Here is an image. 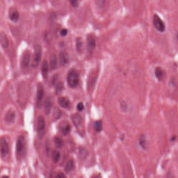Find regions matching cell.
I'll return each instance as SVG.
<instances>
[{
    "instance_id": "cell-1",
    "label": "cell",
    "mask_w": 178,
    "mask_h": 178,
    "mask_svg": "<svg viewBox=\"0 0 178 178\" xmlns=\"http://www.w3.org/2000/svg\"><path fill=\"white\" fill-rule=\"evenodd\" d=\"M68 84L71 88H75L79 84L80 80L79 73L75 69H71L67 76Z\"/></svg>"
},
{
    "instance_id": "cell-2",
    "label": "cell",
    "mask_w": 178,
    "mask_h": 178,
    "mask_svg": "<svg viewBox=\"0 0 178 178\" xmlns=\"http://www.w3.org/2000/svg\"><path fill=\"white\" fill-rule=\"evenodd\" d=\"M42 55V48L40 45L36 44L34 46V53L32 65V68H36L39 66Z\"/></svg>"
},
{
    "instance_id": "cell-3",
    "label": "cell",
    "mask_w": 178,
    "mask_h": 178,
    "mask_svg": "<svg viewBox=\"0 0 178 178\" xmlns=\"http://www.w3.org/2000/svg\"><path fill=\"white\" fill-rule=\"evenodd\" d=\"M46 131V122L43 116H40L38 118L37 132L40 139H43L45 135Z\"/></svg>"
},
{
    "instance_id": "cell-4",
    "label": "cell",
    "mask_w": 178,
    "mask_h": 178,
    "mask_svg": "<svg viewBox=\"0 0 178 178\" xmlns=\"http://www.w3.org/2000/svg\"><path fill=\"white\" fill-rule=\"evenodd\" d=\"M153 24L156 30L159 32H164L166 29V26L164 21L157 14H155L153 17Z\"/></svg>"
},
{
    "instance_id": "cell-5",
    "label": "cell",
    "mask_w": 178,
    "mask_h": 178,
    "mask_svg": "<svg viewBox=\"0 0 178 178\" xmlns=\"http://www.w3.org/2000/svg\"><path fill=\"white\" fill-rule=\"evenodd\" d=\"M8 17L9 20L14 23H17L20 20V13L15 7H12L9 11Z\"/></svg>"
},
{
    "instance_id": "cell-6",
    "label": "cell",
    "mask_w": 178,
    "mask_h": 178,
    "mask_svg": "<svg viewBox=\"0 0 178 178\" xmlns=\"http://www.w3.org/2000/svg\"><path fill=\"white\" fill-rule=\"evenodd\" d=\"M9 152V147L7 141L4 137L1 139V153L3 158L6 157Z\"/></svg>"
},
{
    "instance_id": "cell-7",
    "label": "cell",
    "mask_w": 178,
    "mask_h": 178,
    "mask_svg": "<svg viewBox=\"0 0 178 178\" xmlns=\"http://www.w3.org/2000/svg\"><path fill=\"white\" fill-rule=\"evenodd\" d=\"M44 96V89L43 85L39 84L38 85V88L37 94V100L36 103L38 108H40L41 103L43 101V98Z\"/></svg>"
},
{
    "instance_id": "cell-8",
    "label": "cell",
    "mask_w": 178,
    "mask_h": 178,
    "mask_svg": "<svg viewBox=\"0 0 178 178\" xmlns=\"http://www.w3.org/2000/svg\"><path fill=\"white\" fill-rule=\"evenodd\" d=\"M25 147V139L23 136H20L16 143V151L18 154L23 152Z\"/></svg>"
},
{
    "instance_id": "cell-9",
    "label": "cell",
    "mask_w": 178,
    "mask_h": 178,
    "mask_svg": "<svg viewBox=\"0 0 178 178\" xmlns=\"http://www.w3.org/2000/svg\"><path fill=\"white\" fill-rule=\"evenodd\" d=\"M0 43L3 49H7L9 46V40L4 32H1L0 34Z\"/></svg>"
},
{
    "instance_id": "cell-10",
    "label": "cell",
    "mask_w": 178,
    "mask_h": 178,
    "mask_svg": "<svg viewBox=\"0 0 178 178\" xmlns=\"http://www.w3.org/2000/svg\"><path fill=\"white\" fill-rule=\"evenodd\" d=\"M86 45L88 51L89 52L93 51L96 46V43L94 38L92 36H89L87 38Z\"/></svg>"
},
{
    "instance_id": "cell-11",
    "label": "cell",
    "mask_w": 178,
    "mask_h": 178,
    "mask_svg": "<svg viewBox=\"0 0 178 178\" xmlns=\"http://www.w3.org/2000/svg\"><path fill=\"white\" fill-rule=\"evenodd\" d=\"M52 105H53L52 100L51 97H49L45 100V104H44L45 112L46 115H49L50 114L51 110L52 107Z\"/></svg>"
},
{
    "instance_id": "cell-12",
    "label": "cell",
    "mask_w": 178,
    "mask_h": 178,
    "mask_svg": "<svg viewBox=\"0 0 178 178\" xmlns=\"http://www.w3.org/2000/svg\"><path fill=\"white\" fill-rule=\"evenodd\" d=\"M59 62L61 65L65 66L66 64H68L69 62V56L68 54L65 52H61L59 54Z\"/></svg>"
},
{
    "instance_id": "cell-13",
    "label": "cell",
    "mask_w": 178,
    "mask_h": 178,
    "mask_svg": "<svg viewBox=\"0 0 178 178\" xmlns=\"http://www.w3.org/2000/svg\"><path fill=\"white\" fill-rule=\"evenodd\" d=\"M41 72L43 79L46 80L48 79L49 73V64L48 61L44 60L43 61L41 66Z\"/></svg>"
},
{
    "instance_id": "cell-14",
    "label": "cell",
    "mask_w": 178,
    "mask_h": 178,
    "mask_svg": "<svg viewBox=\"0 0 178 178\" xmlns=\"http://www.w3.org/2000/svg\"><path fill=\"white\" fill-rule=\"evenodd\" d=\"M155 74L156 77H157V79L161 81L165 77L166 73L162 68L158 66V67L155 68Z\"/></svg>"
},
{
    "instance_id": "cell-15",
    "label": "cell",
    "mask_w": 178,
    "mask_h": 178,
    "mask_svg": "<svg viewBox=\"0 0 178 178\" xmlns=\"http://www.w3.org/2000/svg\"><path fill=\"white\" fill-rule=\"evenodd\" d=\"M15 119V113L13 111H9L6 114L5 121L9 124H12L14 122Z\"/></svg>"
},
{
    "instance_id": "cell-16",
    "label": "cell",
    "mask_w": 178,
    "mask_h": 178,
    "mask_svg": "<svg viewBox=\"0 0 178 178\" xmlns=\"http://www.w3.org/2000/svg\"><path fill=\"white\" fill-rule=\"evenodd\" d=\"M58 103L61 107H63L64 108H66L69 107L70 105V102L68 98L64 97H60L58 98Z\"/></svg>"
},
{
    "instance_id": "cell-17",
    "label": "cell",
    "mask_w": 178,
    "mask_h": 178,
    "mask_svg": "<svg viewBox=\"0 0 178 178\" xmlns=\"http://www.w3.org/2000/svg\"><path fill=\"white\" fill-rule=\"evenodd\" d=\"M50 65L52 69H55L57 68V58L55 54H53L50 56Z\"/></svg>"
},
{
    "instance_id": "cell-18",
    "label": "cell",
    "mask_w": 178,
    "mask_h": 178,
    "mask_svg": "<svg viewBox=\"0 0 178 178\" xmlns=\"http://www.w3.org/2000/svg\"><path fill=\"white\" fill-rule=\"evenodd\" d=\"M72 120L75 127H79L80 126L82 123V117L80 114L77 113L73 115L72 117Z\"/></svg>"
},
{
    "instance_id": "cell-19",
    "label": "cell",
    "mask_w": 178,
    "mask_h": 178,
    "mask_svg": "<svg viewBox=\"0 0 178 178\" xmlns=\"http://www.w3.org/2000/svg\"><path fill=\"white\" fill-rule=\"evenodd\" d=\"M30 60H31V57L30 54H27L24 55L22 60V63L23 66L25 68H27L30 64Z\"/></svg>"
},
{
    "instance_id": "cell-20",
    "label": "cell",
    "mask_w": 178,
    "mask_h": 178,
    "mask_svg": "<svg viewBox=\"0 0 178 178\" xmlns=\"http://www.w3.org/2000/svg\"><path fill=\"white\" fill-rule=\"evenodd\" d=\"M52 160L54 163H57L59 162L61 158L60 153L59 151H57V150H54L53 151L52 153Z\"/></svg>"
},
{
    "instance_id": "cell-21",
    "label": "cell",
    "mask_w": 178,
    "mask_h": 178,
    "mask_svg": "<svg viewBox=\"0 0 178 178\" xmlns=\"http://www.w3.org/2000/svg\"><path fill=\"white\" fill-rule=\"evenodd\" d=\"M139 144L143 149H146L147 147V143L145 136H141L139 138Z\"/></svg>"
},
{
    "instance_id": "cell-22",
    "label": "cell",
    "mask_w": 178,
    "mask_h": 178,
    "mask_svg": "<svg viewBox=\"0 0 178 178\" xmlns=\"http://www.w3.org/2000/svg\"><path fill=\"white\" fill-rule=\"evenodd\" d=\"M54 144L57 148H61L62 147L63 145V142L60 137H57L54 139Z\"/></svg>"
},
{
    "instance_id": "cell-23",
    "label": "cell",
    "mask_w": 178,
    "mask_h": 178,
    "mask_svg": "<svg viewBox=\"0 0 178 178\" xmlns=\"http://www.w3.org/2000/svg\"><path fill=\"white\" fill-rule=\"evenodd\" d=\"M76 46L77 50L78 51H82V49L83 47V42L80 38H78L77 39Z\"/></svg>"
},
{
    "instance_id": "cell-24",
    "label": "cell",
    "mask_w": 178,
    "mask_h": 178,
    "mask_svg": "<svg viewBox=\"0 0 178 178\" xmlns=\"http://www.w3.org/2000/svg\"><path fill=\"white\" fill-rule=\"evenodd\" d=\"M73 168H74V162L73 160H69L65 168V172L67 173L70 172L73 170Z\"/></svg>"
},
{
    "instance_id": "cell-25",
    "label": "cell",
    "mask_w": 178,
    "mask_h": 178,
    "mask_svg": "<svg viewBox=\"0 0 178 178\" xmlns=\"http://www.w3.org/2000/svg\"><path fill=\"white\" fill-rule=\"evenodd\" d=\"M94 128L95 130L97 132H100L102 131V121H97L95 122L94 124Z\"/></svg>"
},
{
    "instance_id": "cell-26",
    "label": "cell",
    "mask_w": 178,
    "mask_h": 178,
    "mask_svg": "<svg viewBox=\"0 0 178 178\" xmlns=\"http://www.w3.org/2000/svg\"><path fill=\"white\" fill-rule=\"evenodd\" d=\"M70 131H71V126H70V125L69 124H66L63 127L62 132V134L64 135H67L69 133Z\"/></svg>"
},
{
    "instance_id": "cell-27",
    "label": "cell",
    "mask_w": 178,
    "mask_h": 178,
    "mask_svg": "<svg viewBox=\"0 0 178 178\" xmlns=\"http://www.w3.org/2000/svg\"><path fill=\"white\" fill-rule=\"evenodd\" d=\"M94 2L97 7L102 9L105 6L106 0H94Z\"/></svg>"
},
{
    "instance_id": "cell-28",
    "label": "cell",
    "mask_w": 178,
    "mask_h": 178,
    "mask_svg": "<svg viewBox=\"0 0 178 178\" xmlns=\"http://www.w3.org/2000/svg\"><path fill=\"white\" fill-rule=\"evenodd\" d=\"M63 89V83L62 82H59L56 86L55 88V94L56 95H59Z\"/></svg>"
},
{
    "instance_id": "cell-29",
    "label": "cell",
    "mask_w": 178,
    "mask_h": 178,
    "mask_svg": "<svg viewBox=\"0 0 178 178\" xmlns=\"http://www.w3.org/2000/svg\"><path fill=\"white\" fill-rule=\"evenodd\" d=\"M61 116V112L59 108H57V107H56L54 110V118L55 119H57L60 118Z\"/></svg>"
},
{
    "instance_id": "cell-30",
    "label": "cell",
    "mask_w": 178,
    "mask_h": 178,
    "mask_svg": "<svg viewBox=\"0 0 178 178\" xmlns=\"http://www.w3.org/2000/svg\"><path fill=\"white\" fill-rule=\"evenodd\" d=\"M68 34V30L66 28H63L61 29L60 32V35L61 37H65L67 36Z\"/></svg>"
},
{
    "instance_id": "cell-31",
    "label": "cell",
    "mask_w": 178,
    "mask_h": 178,
    "mask_svg": "<svg viewBox=\"0 0 178 178\" xmlns=\"http://www.w3.org/2000/svg\"><path fill=\"white\" fill-rule=\"evenodd\" d=\"M69 1L73 7H76L79 6L78 0H69Z\"/></svg>"
},
{
    "instance_id": "cell-32",
    "label": "cell",
    "mask_w": 178,
    "mask_h": 178,
    "mask_svg": "<svg viewBox=\"0 0 178 178\" xmlns=\"http://www.w3.org/2000/svg\"><path fill=\"white\" fill-rule=\"evenodd\" d=\"M84 107L83 103H82V102H79L78 105L77 106V109L79 111H82L84 110Z\"/></svg>"
},
{
    "instance_id": "cell-33",
    "label": "cell",
    "mask_w": 178,
    "mask_h": 178,
    "mask_svg": "<svg viewBox=\"0 0 178 178\" xmlns=\"http://www.w3.org/2000/svg\"><path fill=\"white\" fill-rule=\"evenodd\" d=\"M57 78H58V76H57V74L54 75V77H53V79H52V84H55V82H56V80H57Z\"/></svg>"
},
{
    "instance_id": "cell-34",
    "label": "cell",
    "mask_w": 178,
    "mask_h": 178,
    "mask_svg": "<svg viewBox=\"0 0 178 178\" xmlns=\"http://www.w3.org/2000/svg\"><path fill=\"white\" fill-rule=\"evenodd\" d=\"M56 177L57 178H64V177H65V176L63 173L60 172L57 174Z\"/></svg>"
},
{
    "instance_id": "cell-35",
    "label": "cell",
    "mask_w": 178,
    "mask_h": 178,
    "mask_svg": "<svg viewBox=\"0 0 178 178\" xmlns=\"http://www.w3.org/2000/svg\"><path fill=\"white\" fill-rule=\"evenodd\" d=\"M177 38H178V34H177Z\"/></svg>"
}]
</instances>
